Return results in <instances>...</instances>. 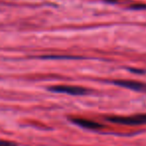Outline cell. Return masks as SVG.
Masks as SVG:
<instances>
[{"mask_svg": "<svg viewBox=\"0 0 146 146\" xmlns=\"http://www.w3.org/2000/svg\"><path fill=\"white\" fill-rule=\"evenodd\" d=\"M107 119L114 123L124 124V125H141V124H146V114L128 116V117L113 116V117H108Z\"/></svg>", "mask_w": 146, "mask_h": 146, "instance_id": "cell-1", "label": "cell"}, {"mask_svg": "<svg viewBox=\"0 0 146 146\" xmlns=\"http://www.w3.org/2000/svg\"><path fill=\"white\" fill-rule=\"evenodd\" d=\"M51 90L54 92H61V93H67L71 95H83L87 93L85 88L78 87V86H69V85H57L50 87Z\"/></svg>", "mask_w": 146, "mask_h": 146, "instance_id": "cell-2", "label": "cell"}, {"mask_svg": "<svg viewBox=\"0 0 146 146\" xmlns=\"http://www.w3.org/2000/svg\"><path fill=\"white\" fill-rule=\"evenodd\" d=\"M0 146H17L15 143L10 141H5V140H0Z\"/></svg>", "mask_w": 146, "mask_h": 146, "instance_id": "cell-5", "label": "cell"}, {"mask_svg": "<svg viewBox=\"0 0 146 146\" xmlns=\"http://www.w3.org/2000/svg\"><path fill=\"white\" fill-rule=\"evenodd\" d=\"M114 84L135 91H146V84L142 82L132 81V80H116L114 81Z\"/></svg>", "mask_w": 146, "mask_h": 146, "instance_id": "cell-3", "label": "cell"}, {"mask_svg": "<svg viewBox=\"0 0 146 146\" xmlns=\"http://www.w3.org/2000/svg\"><path fill=\"white\" fill-rule=\"evenodd\" d=\"M72 120L74 123L78 124V125L82 126V127L88 128V129H97V128L102 127V125H100L97 122L91 121V120L83 119V118H72Z\"/></svg>", "mask_w": 146, "mask_h": 146, "instance_id": "cell-4", "label": "cell"}]
</instances>
